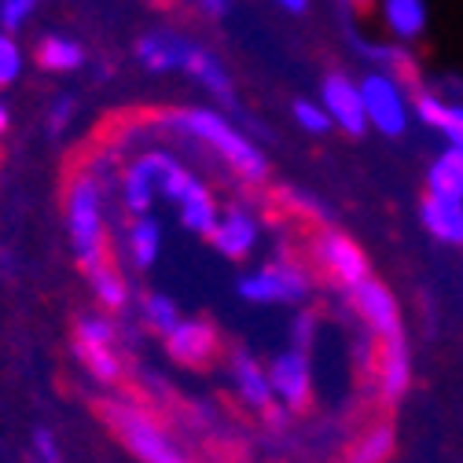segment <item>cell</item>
Returning <instances> with one entry per match:
<instances>
[{"label": "cell", "instance_id": "obj_34", "mask_svg": "<svg viewBox=\"0 0 463 463\" xmlns=\"http://www.w3.org/2000/svg\"><path fill=\"white\" fill-rule=\"evenodd\" d=\"M195 5H199L203 15H210V19H224V15L232 12V5H236V0H195Z\"/></svg>", "mask_w": 463, "mask_h": 463}, {"label": "cell", "instance_id": "obj_33", "mask_svg": "<svg viewBox=\"0 0 463 463\" xmlns=\"http://www.w3.org/2000/svg\"><path fill=\"white\" fill-rule=\"evenodd\" d=\"M313 335H317V324H313L309 313H302L298 324H295V338H291V345H302V350H309V345H313Z\"/></svg>", "mask_w": 463, "mask_h": 463}, {"label": "cell", "instance_id": "obj_2", "mask_svg": "<svg viewBox=\"0 0 463 463\" xmlns=\"http://www.w3.org/2000/svg\"><path fill=\"white\" fill-rule=\"evenodd\" d=\"M99 412H103V423L114 430V438H118L137 459H144V463H177V459H184L181 449L173 445V438L165 434V427L151 412H144L140 404L107 401Z\"/></svg>", "mask_w": 463, "mask_h": 463}, {"label": "cell", "instance_id": "obj_7", "mask_svg": "<svg viewBox=\"0 0 463 463\" xmlns=\"http://www.w3.org/2000/svg\"><path fill=\"white\" fill-rule=\"evenodd\" d=\"M269 379H272L276 401L287 412H306L313 404V364H309V350H302V345L279 350L269 364Z\"/></svg>", "mask_w": 463, "mask_h": 463}, {"label": "cell", "instance_id": "obj_3", "mask_svg": "<svg viewBox=\"0 0 463 463\" xmlns=\"http://www.w3.org/2000/svg\"><path fill=\"white\" fill-rule=\"evenodd\" d=\"M67 224H71V243L78 254V269H92L107 261L103 243V192L92 173H78L67 199Z\"/></svg>", "mask_w": 463, "mask_h": 463}, {"label": "cell", "instance_id": "obj_22", "mask_svg": "<svg viewBox=\"0 0 463 463\" xmlns=\"http://www.w3.org/2000/svg\"><path fill=\"white\" fill-rule=\"evenodd\" d=\"M427 192L463 195V147L449 144L427 169Z\"/></svg>", "mask_w": 463, "mask_h": 463}, {"label": "cell", "instance_id": "obj_10", "mask_svg": "<svg viewBox=\"0 0 463 463\" xmlns=\"http://www.w3.org/2000/svg\"><path fill=\"white\" fill-rule=\"evenodd\" d=\"M409 383H412V357H409V338H404V331L379 338L375 386H379L383 404H397L409 393Z\"/></svg>", "mask_w": 463, "mask_h": 463}, {"label": "cell", "instance_id": "obj_24", "mask_svg": "<svg viewBox=\"0 0 463 463\" xmlns=\"http://www.w3.org/2000/svg\"><path fill=\"white\" fill-rule=\"evenodd\" d=\"M37 63L44 71H55V74H67V71H78L85 63V48L71 37H44L37 44Z\"/></svg>", "mask_w": 463, "mask_h": 463}, {"label": "cell", "instance_id": "obj_18", "mask_svg": "<svg viewBox=\"0 0 463 463\" xmlns=\"http://www.w3.org/2000/svg\"><path fill=\"white\" fill-rule=\"evenodd\" d=\"M184 74H192L210 96H217L221 103H236V85H232V74L221 67V60H213V55L206 52V48H192V55H188V63H184Z\"/></svg>", "mask_w": 463, "mask_h": 463}, {"label": "cell", "instance_id": "obj_19", "mask_svg": "<svg viewBox=\"0 0 463 463\" xmlns=\"http://www.w3.org/2000/svg\"><path fill=\"white\" fill-rule=\"evenodd\" d=\"M383 19L397 41H416L427 30V0H383Z\"/></svg>", "mask_w": 463, "mask_h": 463}, {"label": "cell", "instance_id": "obj_1", "mask_svg": "<svg viewBox=\"0 0 463 463\" xmlns=\"http://www.w3.org/2000/svg\"><path fill=\"white\" fill-rule=\"evenodd\" d=\"M173 129H181L184 137L213 147L232 169L240 173L247 184H261L269 177V162L261 155V147H254L236 126H232L224 114L210 110V107H184V110H173L165 118Z\"/></svg>", "mask_w": 463, "mask_h": 463}, {"label": "cell", "instance_id": "obj_20", "mask_svg": "<svg viewBox=\"0 0 463 463\" xmlns=\"http://www.w3.org/2000/svg\"><path fill=\"white\" fill-rule=\"evenodd\" d=\"M155 195H158V184H155V173H151V162L147 155H140L122 177V199H126V210L129 213H151L155 206Z\"/></svg>", "mask_w": 463, "mask_h": 463}, {"label": "cell", "instance_id": "obj_4", "mask_svg": "<svg viewBox=\"0 0 463 463\" xmlns=\"http://www.w3.org/2000/svg\"><path fill=\"white\" fill-rule=\"evenodd\" d=\"M236 291L250 306H298V302L309 298L313 279L295 261H272L265 269H254V272L240 276Z\"/></svg>", "mask_w": 463, "mask_h": 463}, {"label": "cell", "instance_id": "obj_35", "mask_svg": "<svg viewBox=\"0 0 463 463\" xmlns=\"http://www.w3.org/2000/svg\"><path fill=\"white\" fill-rule=\"evenodd\" d=\"M276 5H279L283 12H291V15H302V12L309 8V0H276Z\"/></svg>", "mask_w": 463, "mask_h": 463}, {"label": "cell", "instance_id": "obj_30", "mask_svg": "<svg viewBox=\"0 0 463 463\" xmlns=\"http://www.w3.org/2000/svg\"><path fill=\"white\" fill-rule=\"evenodd\" d=\"M41 5H44V0H0V30L15 33Z\"/></svg>", "mask_w": 463, "mask_h": 463}, {"label": "cell", "instance_id": "obj_26", "mask_svg": "<svg viewBox=\"0 0 463 463\" xmlns=\"http://www.w3.org/2000/svg\"><path fill=\"white\" fill-rule=\"evenodd\" d=\"M393 427L390 423H379V427H372L364 438H361V445L350 452L354 459H361V463H375V459H390L393 456Z\"/></svg>", "mask_w": 463, "mask_h": 463}, {"label": "cell", "instance_id": "obj_9", "mask_svg": "<svg viewBox=\"0 0 463 463\" xmlns=\"http://www.w3.org/2000/svg\"><path fill=\"white\" fill-rule=\"evenodd\" d=\"M350 306L357 309V317L368 324V331L375 338H386V335H401L404 324H401V309H397V298L390 295V287L375 276L361 279L354 291H350Z\"/></svg>", "mask_w": 463, "mask_h": 463}, {"label": "cell", "instance_id": "obj_25", "mask_svg": "<svg viewBox=\"0 0 463 463\" xmlns=\"http://www.w3.org/2000/svg\"><path fill=\"white\" fill-rule=\"evenodd\" d=\"M158 250H162V228L151 213H140L133 232H129V254H133V265L137 269H151L158 261Z\"/></svg>", "mask_w": 463, "mask_h": 463}, {"label": "cell", "instance_id": "obj_8", "mask_svg": "<svg viewBox=\"0 0 463 463\" xmlns=\"http://www.w3.org/2000/svg\"><path fill=\"white\" fill-rule=\"evenodd\" d=\"M320 103L324 110L331 114V122L350 133V137H364L372 126H368V114H364V96H361V85L350 81L345 74H327L320 81Z\"/></svg>", "mask_w": 463, "mask_h": 463}, {"label": "cell", "instance_id": "obj_28", "mask_svg": "<svg viewBox=\"0 0 463 463\" xmlns=\"http://www.w3.org/2000/svg\"><path fill=\"white\" fill-rule=\"evenodd\" d=\"M291 118H295V126L306 129L309 137H324V133L335 129V122H331V114L324 110V103H313V99H295V103H291Z\"/></svg>", "mask_w": 463, "mask_h": 463}, {"label": "cell", "instance_id": "obj_16", "mask_svg": "<svg viewBox=\"0 0 463 463\" xmlns=\"http://www.w3.org/2000/svg\"><path fill=\"white\" fill-rule=\"evenodd\" d=\"M232 379H236L240 397L250 404L258 416H265L272 404H276V390H272L269 368H261L254 354H247V350H236V354H232Z\"/></svg>", "mask_w": 463, "mask_h": 463}, {"label": "cell", "instance_id": "obj_32", "mask_svg": "<svg viewBox=\"0 0 463 463\" xmlns=\"http://www.w3.org/2000/svg\"><path fill=\"white\" fill-rule=\"evenodd\" d=\"M33 452H37V459H44V463L60 459V445H55V434H52L48 427H37V430H33Z\"/></svg>", "mask_w": 463, "mask_h": 463}, {"label": "cell", "instance_id": "obj_11", "mask_svg": "<svg viewBox=\"0 0 463 463\" xmlns=\"http://www.w3.org/2000/svg\"><path fill=\"white\" fill-rule=\"evenodd\" d=\"M162 338H165L169 357L177 364H188V368H199L217 354V327L210 320H199V317H192V320L181 317L177 327L165 331Z\"/></svg>", "mask_w": 463, "mask_h": 463}, {"label": "cell", "instance_id": "obj_31", "mask_svg": "<svg viewBox=\"0 0 463 463\" xmlns=\"http://www.w3.org/2000/svg\"><path fill=\"white\" fill-rule=\"evenodd\" d=\"M74 107H78V103H74V96H67V92L52 99V107H48V133H52V137H60V133L71 126Z\"/></svg>", "mask_w": 463, "mask_h": 463}, {"label": "cell", "instance_id": "obj_15", "mask_svg": "<svg viewBox=\"0 0 463 463\" xmlns=\"http://www.w3.org/2000/svg\"><path fill=\"white\" fill-rule=\"evenodd\" d=\"M412 118L438 129L445 137V144L463 147V103H449L434 89H420V92H412Z\"/></svg>", "mask_w": 463, "mask_h": 463}, {"label": "cell", "instance_id": "obj_29", "mask_svg": "<svg viewBox=\"0 0 463 463\" xmlns=\"http://www.w3.org/2000/svg\"><path fill=\"white\" fill-rule=\"evenodd\" d=\"M19 74H23V48L8 30H0V89L15 85Z\"/></svg>", "mask_w": 463, "mask_h": 463}, {"label": "cell", "instance_id": "obj_27", "mask_svg": "<svg viewBox=\"0 0 463 463\" xmlns=\"http://www.w3.org/2000/svg\"><path fill=\"white\" fill-rule=\"evenodd\" d=\"M144 320H147V327H151V331L165 335V331H173V327H177V320H181V309H177V302H173L169 295H158V291H151V295L144 298Z\"/></svg>", "mask_w": 463, "mask_h": 463}, {"label": "cell", "instance_id": "obj_12", "mask_svg": "<svg viewBox=\"0 0 463 463\" xmlns=\"http://www.w3.org/2000/svg\"><path fill=\"white\" fill-rule=\"evenodd\" d=\"M258 232H261L258 228V217L247 206H228V210H221V221L210 232V243L228 261H247L250 250L258 247Z\"/></svg>", "mask_w": 463, "mask_h": 463}, {"label": "cell", "instance_id": "obj_37", "mask_svg": "<svg viewBox=\"0 0 463 463\" xmlns=\"http://www.w3.org/2000/svg\"><path fill=\"white\" fill-rule=\"evenodd\" d=\"M345 5H354V8H361V5H364V0H345Z\"/></svg>", "mask_w": 463, "mask_h": 463}, {"label": "cell", "instance_id": "obj_23", "mask_svg": "<svg viewBox=\"0 0 463 463\" xmlns=\"http://www.w3.org/2000/svg\"><path fill=\"white\" fill-rule=\"evenodd\" d=\"M85 276H89V287H92V295L103 309H122L129 302V287L110 261H99V265L85 269Z\"/></svg>", "mask_w": 463, "mask_h": 463}, {"label": "cell", "instance_id": "obj_14", "mask_svg": "<svg viewBox=\"0 0 463 463\" xmlns=\"http://www.w3.org/2000/svg\"><path fill=\"white\" fill-rule=\"evenodd\" d=\"M192 48H195V44H192L188 37L169 33V30H155V33H144V37L137 41V55H140V63H144L151 74L184 71Z\"/></svg>", "mask_w": 463, "mask_h": 463}, {"label": "cell", "instance_id": "obj_6", "mask_svg": "<svg viewBox=\"0 0 463 463\" xmlns=\"http://www.w3.org/2000/svg\"><path fill=\"white\" fill-rule=\"evenodd\" d=\"M313 258H317V265L331 276V283L342 287V291H354L361 279L372 276L368 254H364L350 236H342V232H335V228H324L320 236L313 240Z\"/></svg>", "mask_w": 463, "mask_h": 463}, {"label": "cell", "instance_id": "obj_21", "mask_svg": "<svg viewBox=\"0 0 463 463\" xmlns=\"http://www.w3.org/2000/svg\"><path fill=\"white\" fill-rule=\"evenodd\" d=\"M78 357L89 368V375L103 386L122 379V361L114 354V342H92V338H78Z\"/></svg>", "mask_w": 463, "mask_h": 463}, {"label": "cell", "instance_id": "obj_36", "mask_svg": "<svg viewBox=\"0 0 463 463\" xmlns=\"http://www.w3.org/2000/svg\"><path fill=\"white\" fill-rule=\"evenodd\" d=\"M5 133H8V107L0 103V137H5Z\"/></svg>", "mask_w": 463, "mask_h": 463}, {"label": "cell", "instance_id": "obj_17", "mask_svg": "<svg viewBox=\"0 0 463 463\" xmlns=\"http://www.w3.org/2000/svg\"><path fill=\"white\" fill-rule=\"evenodd\" d=\"M177 206H181V221H184V228L195 232V236H206V240H210V232H213L217 221H221V206H217L213 192H210L199 177H195L192 188L177 199Z\"/></svg>", "mask_w": 463, "mask_h": 463}, {"label": "cell", "instance_id": "obj_5", "mask_svg": "<svg viewBox=\"0 0 463 463\" xmlns=\"http://www.w3.org/2000/svg\"><path fill=\"white\" fill-rule=\"evenodd\" d=\"M361 96H364V114L368 126L383 137H404L412 122V96L401 85V78L375 71L361 81Z\"/></svg>", "mask_w": 463, "mask_h": 463}, {"label": "cell", "instance_id": "obj_38", "mask_svg": "<svg viewBox=\"0 0 463 463\" xmlns=\"http://www.w3.org/2000/svg\"><path fill=\"white\" fill-rule=\"evenodd\" d=\"M0 261H5V254H0Z\"/></svg>", "mask_w": 463, "mask_h": 463}, {"label": "cell", "instance_id": "obj_13", "mask_svg": "<svg viewBox=\"0 0 463 463\" xmlns=\"http://www.w3.org/2000/svg\"><path fill=\"white\" fill-rule=\"evenodd\" d=\"M423 228L445 247H463V195H441V192H427L423 206H420Z\"/></svg>", "mask_w": 463, "mask_h": 463}]
</instances>
